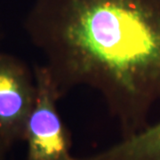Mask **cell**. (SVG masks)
Returning <instances> with one entry per match:
<instances>
[{"mask_svg":"<svg viewBox=\"0 0 160 160\" xmlns=\"http://www.w3.org/2000/svg\"><path fill=\"white\" fill-rule=\"evenodd\" d=\"M10 149L0 140V160H8V152Z\"/></svg>","mask_w":160,"mask_h":160,"instance_id":"5b68a950","label":"cell"},{"mask_svg":"<svg viewBox=\"0 0 160 160\" xmlns=\"http://www.w3.org/2000/svg\"><path fill=\"white\" fill-rule=\"evenodd\" d=\"M23 29L63 98L101 94L121 138L160 103V0H34Z\"/></svg>","mask_w":160,"mask_h":160,"instance_id":"6da1fadb","label":"cell"},{"mask_svg":"<svg viewBox=\"0 0 160 160\" xmlns=\"http://www.w3.org/2000/svg\"><path fill=\"white\" fill-rule=\"evenodd\" d=\"M97 160H160V120L101 150Z\"/></svg>","mask_w":160,"mask_h":160,"instance_id":"277c9868","label":"cell"},{"mask_svg":"<svg viewBox=\"0 0 160 160\" xmlns=\"http://www.w3.org/2000/svg\"><path fill=\"white\" fill-rule=\"evenodd\" d=\"M36 95L33 68L16 55L0 50V140L9 149L23 141Z\"/></svg>","mask_w":160,"mask_h":160,"instance_id":"3957f363","label":"cell"},{"mask_svg":"<svg viewBox=\"0 0 160 160\" xmlns=\"http://www.w3.org/2000/svg\"><path fill=\"white\" fill-rule=\"evenodd\" d=\"M33 70L37 95L24 130L26 160H73L70 132L58 109L62 97L44 64Z\"/></svg>","mask_w":160,"mask_h":160,"instance_id":"7a4b0ae2","label":"cell"}]
</instances>
